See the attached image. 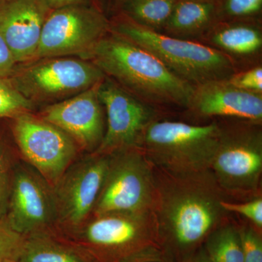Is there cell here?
<instances>
[{
    "label": "cell",
    "mask_w": 262,
    "mask_h": 262,
    "mask_svg": "<svg viewBox=\"0 0 262 262\" xmlns=\"http://www.w3.org/2000/svg\"><path fill=\"white\" fill-rule=\"evenodd\" d=\"M21 160L8 120H0V218L6 213L15 172Z\"/></svg>",
    "instance_id": "cell-20"
},
{
    "label": "cell",
    "mask_w": 262,
    "mask_h": 262,
    "mask_svg": "<svg viewBox=\"0 0 262 262\" xmlns=\"http://www.w3.org/2000/svg\"><path fill=\"white\" fill-rule=\"evenodd\" d=\"M187 262H215L207 253L206 250L202 246L198 249Z\"/></svg>",
    "instance_id": "cell-31"
},
{
    "label": "cell",
    "mask_w": 262,
    "mask_h": 262,
    "mask_svg": "<svg viewBox=\"0 0 262 262\" xmlns=\"http://www.w3.org/2000/svg\"><path fill=\"white\" fill-rule=\"evenodd\" d=\"M237 225L242 243L244 262H262L261 230L251 223H239Z\"/></svg>",
    "instance_id": "cell-27"
},
{
    "label": "cell",
    "mask_w": 262,
    "mask_h": 262,
    "mask_svg": "<svg viewBox=\"0 0 262 262\" xmlns=\"http://www.w3.org/2000/svg\"><path fill=\"white\" fill-rule=\"evenodd\" d=\"M110 30L111 23L102 12L89 5L51 10L43 25L34 60L78 56L88 61Z\"/></svg>",
    "instance_id": "cell-9"
},
{
    "label": "cell",
    "mask_w": 262,
    "mask_h": 262,
    "mask_svg": "<svg viewBox=\"0 0 262 262\" xmlns=\"http://www.w3.org/2000/svg\"><path fill=\"white\" fill-rule=\"evenodd\" d=\"M220 134V122L194 125L158 116L146 127L139 148L155 168L198 173L211 168Z\"/></svg>",
    "instance_id": "cell-5"
},
{
    "label": "cell",
    "mask_w": 262,
    "mask_h": 262,
    "mask_svg": "<svg viewBox=\"0 0 262 262\" xmlns=\"http://www.w3.org/2000/svg\"><path fill=\"white\" fill-rule=\"evenodd\" d=\"M51 11L44 0H0V34L17 64L34 60Z\"/></svg>",
    "instance_id": "cell-15"
},
{
    "label": "cell",
    "mask_w": 262,
    "mask_h": 262,
    "mask_svg": "<svg viewBox=\"0 0 262 262\" xmlns=\"http://www.w3.org/2000/svg\"><path fill=\"white\" fill-rule=\"evenodd\" d=\"M218 3L220 21L261 18L262 0H218Z\"/></svg>",
    "instance_id": "cell-24"
},
{
    "label": "cell",
    "mask_w": 262,
    "mask_h": 262,
    "mask_svg": "<svg viewBox=\"0 0 262 262\" xmlns=\"http://www.w3.org/2000/svg\"><path fill=\"white\" fill-rule=\"evenodd\" d=\"M222 208L229 213L244 216L251 225L262 230V196L245 201H232L225 199L221 202Z\"/></svg>",
    "instance_id": "cell-26"
},
{
    "label": "cell",
    "mask_w": 262,
    "mask_h": 262,
    "mask_svg": "<svg viewBox=\"0 0 262 262\" xmlns=\"http://www.w3.org/2000/svg\"><path fill=\"white\" fill-rule=\"evenodd\" d=\"M110 155L94 152L75 160L53 186L56 232L64 236L93 214L107 170Z\"/></svg>",
    "instance_id": "cell-11"
},
{
    "label": "cell",
    "mask_w": 262,
    "mask_h": 262,
    "mask_svg": "<svg viewBox=\"0 0 262 262\" xmlns=\"http://www.w3.org/2000/svg\"><path fill=\"white\" fill-rule=\"evenodd\" d=\"M98 96L106 111V131L96 152L111 155L139 147L146 127L158 117L155 108L143 102L115 81L105 76Z\"/></svg>",
    "instance_id": "cell-13"
},
{
    "label": "cell",
    "mask_w": 262,
    "mask_h": 262,
    "mask_svg": "<svg viewBox=\"0 0 262 262\" xmlns=\"http://www.w3.org/2000/svg\"><path fill=\"white\" fill-rule=\"evenodd\" d=\"M116 1L117 3H120V5H122L127 1V0H116Z\"/></svg>",
    "instance_id": "cell-33"
},
{
    "label": "cell",
    "mask_w": 262,
    "mask_h": 262,
    "mask_svg": "<svg viewBox=\"0 0 262 262\" xmlns=\"http://www.w3.org/2000/svg\"><path fill=\"white\" fill-rule=\"evenodd\" d=\"M34 105L15 89L8 78L0 77V120H9L25 113H33Z\"/></svg>",
    "instance_id": "cell-23"
},
{
    "label": "cell",
    "mask_w": 262,
    "mask_h": 262,
    "mask_svg": "<svg viewBox=\"0 0 262 262\" xmlns=\"http://www.w3.org/2000/svg\"><path fill=\"white\" fill-rule=\"evenodd\" d=\"M26 237L10 226L5 216L0 218V262H18Z\"/></svg>",
    "instance_id": "cell-25"
},
{
    "label": "cell",
    "mask_w": 262,
    "mask_h": 262,
    "mask_svg": "<svg viewBox=\"0 0 262 262\" xmlns=\"http://www.w3.org/2000/svg\"><path fill=\"white\" fill-rule=\"evenodd\" d=\"M8 122L22 160L53 187L83 155L70 136L37 114L23 113Z\"/></svg>",
    "instance_id": "cell-10"
},
{
    "label": "cell",
    "mask_w": 262,
    "mask_h": 262,
    "mask_svg": "<svg viewBox=\"0 0 262 262\" xmlns=\"http://www.w3.org/2000/svg\"><path fill=\"white\" fill-rule=\"evenodd\" d=\"M152 213L165 258L187 262L210 234L228 220L227 199L211 170L174 173L154 167Z\"/></svg>",
    "instance_id": "cell-1"
},
{
    "label": "cell",
    "mask_w": 262,
    "mask_h": 262,
    "mask_svg": "<svg viewBox=\"0 0 262 262\" xmlns=\"http://www.w3.org/2000/svg\"><path fill=\"white\" fill-rule=\"evenodd\" d=\"M63 237L83 248L97 262H149L165 258L151 212L92 215Z\"/></svg>",
    "instance_id": "cell-3"
},
{
    "label": "cell",
    "mask_w": 262,
    "mask_h": 262,
    "mask_svg": "<svg viewBox=\"0 0 262 262\" xmlns=\"http://www.w3.org/2000/svg\"><path fill=\"white\" fill-rule=\"evenodd\" d=\"M111 30L152 53L180 78L192 85L227 80L236 72V62L225 53L195 40L172 37L142 27L125 15Z\"/></svg>",
    "instance_id": "cell-4"
},
{
    "label": "cell",
    "mask_w": 262,
    "mask_h": 262,
    "mask_svg": "<svg viewBox=\"0 0 262 262\" xmlns=\"http://www.w3.org/2000/svg\"><path fill=\"white\" fill-rule=\"evenodd\" d=\"M105 75L93 62L69 57L41 58L15 66L8 80L35 106L59 102L101 82Z\"/></svg>",
    "instance_id": "cell-7"
},
{
    "label": "cell",
    "mask_w": 262,
    "mask_h": 262,
    "mask_svg": "<svg viewBox=\"0 0 262 262\" xmlns=\"http://www.w3.org/2000/svg\"><path fill=\"white\" fill-rule=\"evenodd\" d=\"M17 65L14 57L0 34V77H10Z\"/></svg>",
    "instance_id": "cell-29"
},
{
    "label": "cell",
    "mask_w": 262,
    "mask_h": 262,
    "mask_svg": "<svg viewBox=\"0 0 262 262\" xmlns=\"http://www.w3.org/2000/svg\"><path fill=\"white\" fill-rule=\"evenodd\" d=\"M5 216L10 226L25 237L43 232H56V203L53 187L23 160L15 172Z\"/></svg>",
    "instance_id": "cell-12"
},
{
    "label": "cell",
    "mask_w": 262,
    "mask_h": 262,
    "mask_svg": "<svg viewBox=\"0 0 262 262\" xmlns=\"http://www.w3.org/2000/svg\"><path fill=\"white\" fill-rule=\"evenodd\" d=\"M101 82L72 97L47 105L37 113L70 136L82 154L96 152L106 131L103 106L98 96Z\"/></svg>",
    "instance_id": "cell-14"
},
{
    "label": "cell",
    "mask_w": 262,
    "mask_h": 262,
    "mask_svg": "<svg viewBox=\"0 0 262 262\" xmlns=\"http://www.w3.org/2000/svg\"><path fill=\"white\" fill-rule=\"evenodd\" d=\"M44 2L51 10L72 5H88V0H44Z\"/></svg>",
    "instance_id": "cell-30"
},
{
    "label": "cell",
    "mask_w": 262,
    "mask_h": 262,
    "mask_svg": "<svg viewBox=\"0 0 262 262\" xmlns=\"http://www.w3.org/2000/svg\"><path fill=\"white\" fill-rule=\"evenodd\" d=\"M200 40L232 58L253 56L259 53L262 48L261 22L220 21L213 26Z\"/></svg>",
    "instance_id": "cell-17"
},
{
    "label": "cell",
    "mask_w": 262,
    "mask_h": 262,
    "mask_svg": "<svg viewBox=\"0 0 262 262\" xmlns=\"http://www.w3.org/2000/svg\"><path fill=\"white\" fill-rule=\"evenodd\" d=\"M203 246L215 262H244L238 225L229 219L208 235Z\"/></svg>",
    "instance_id": "cell-21"
},
{
    "label": "cell",
    "mask_w": 262,
    "mask_h": 262,
    "mask_svg": "<svg viewBox=\"0 0 262 262\" xmlns=\"http://www.w3.org/2000/svg\"><path fill=\"white\" fill-rule=\"evenodd\" d=\"M219 21L218 0H178L162 32L195 40Z\"/></svg>",
    "instance_id": "cell-18"
},
{
    "label": "cell",
    "mask_w": 262,
    "mask_h": 262,
    "mask_svg": "<svg viewBox=\"0 0 262 262\" xmlns=\"http://www.w3.org/2000/svg\"><path fill=\"white\" fill-rule=\"evenodd\" d=\"M220 125L210 168L217 184L232 201L261 196V123L232 119Z\"/></svg>",
    "instance_id": "cell-6"
},
{
    "label": "cell",
    "mask_w": 262,
    "mask_h": 262,
    "mask_svg": "<svg viewBox=\"0 0 262 262\" xmlns=\"http://www.w3.org/2000/svg\"><path fill=\"white\" fill-rule=\"evenodd\" d=\"M18 262H97L83 248L57 232L26 237Z\"/></svg>",
    "instance_id": "cell-19"
},
{
    "label": "cell",
    "mask_w": 262,
    "mask_h": 262,
    "mask_svg": "<svg viewBox=\"0 0 262 262\" xmlns=\"http://www.w3.org/2000/svg\"><path fill=\"white\" fill-rule=\"evenodd\" d=\"M178 0H127L124 15L135 23L163 32Z\"/></svg>",
    "instance_id": "cell-22"
},
{
    "label": "cell",
    "mask_w": 262,
    "mask_h": 262,
    "mask_svg": "<svg viewBox=\"0 0 262 262\" xmlns=\"http://www.w3.org/2000/svg\"><path fill=\"white\" fill-rule=\"evenodd\" d=\"M187 110L199 117H220L261 123L262 94L235 87L228 80L194 86Z\"/></svg>",
    "instance_id": "cell-16"
},
{
    "label": "cell",
    "mask_w": 262,
    "mask_h": 262,
    "mask_svg": "<svg viewBox=\"0 0 262 262\" xmlns=\"http://www.w3.org/2000/svg\"><path fill=\"white\" fill-rule=\"evenodd\" d=\"M149 262H172V261H169V260L166 259V258H163V259L157 260V261H149Z\"/></svg>",
    "instance_id": "cell-32"
},
{
    "label": "cell",
    "mask_w": 262,
    "mask_h": 262,
    "mask_svg": "<svg viewBox=\"0 0 262 262\" xmlns=\"http://www.w3.org/2000/svg\"><path fill=\"white\" fill-rule=\"evenodd\" d=\"M231 84L245 91L262 94V67H253L244 71L235 72L227 79Z\"/></svg>",
    "instance_id": "cell-28"
},
{
    "label": "cell",
    "mask_w": 262,
    "mask_h": 262,
    "mask_svg": "<svg viewBox=\"0 0 262 262\" xmlns=\"http://www.w3.org/2000/svg\"><path fill=\"white\" fill-rule=\"evenodd\" d=\"M110 155L106 176L92 215L151 212L154 166L139 147Z\"/></svg>",
    "instance_id": "cell-8"
},
{
    "label": "cell",
    "mask_w": 262,
    "mask_h": 262,
    "mask_svg": "<svg viewBox=\"0 0 262 262\" xmlns=\"http://www.w3.org/2000/svg\"><path fill=\"white\" fill-rule=\"evenodd\" d=\"M88 61L151 107L187 110L194 85L180 78L152 53L110 30Z\"/></svg>",
    "instance_id": "cell-2"
}]
</instances>
